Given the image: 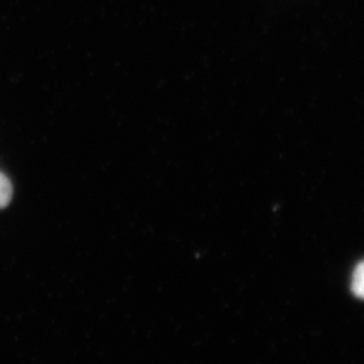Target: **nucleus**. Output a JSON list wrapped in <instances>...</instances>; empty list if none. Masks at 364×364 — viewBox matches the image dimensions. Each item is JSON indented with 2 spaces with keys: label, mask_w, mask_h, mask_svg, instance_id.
<instances>
[{
  "label": "nucleus",
  "mask_w": 364,
  "mask_h": 364,
  "mask_svg": "<svg viewBox=\"0 0 364 364\" xmlns=\"http://www.w3.org/2000/svg\"><path fill=\"white\" fill-rule=\"evenodd\" d=\"M13 183L10 178L0 171V209L6 208L13 200Z\"/></svg>",
  "instance_id": "1"
},
{
  "label": "nucleus",
  "mask_w": 364,
  "mask_h": 364,
  "mask_svg": "<svg viewBox=\"0 0 364 364\" xmlns=\"http://www.w3.org/2000/svg\"><path fill=\"white\" fill-rule=\"evenodd\" d=\"M352 293L359 297V299H364V260L360 262L356 269L353 270V275H352Z\"/></svg>",
  "instance_id": "2"
}]
</instances>
